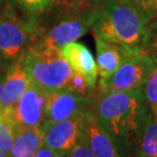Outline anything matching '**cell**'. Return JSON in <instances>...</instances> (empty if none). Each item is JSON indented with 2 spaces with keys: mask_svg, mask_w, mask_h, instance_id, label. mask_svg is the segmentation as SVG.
Segmentation results:
<instances>
[{
  "mask_svg": "<svg viewBox=\"0 0 157 157\" xmlns=\"http://www.w3.org/2000/svg\"><path fill=\"white\" fill-rule=\"evenodd\" d=\"M93 109L121 157H130L152 117L143 88L110 93L96 91Z\"/></svg>",
  "mask_w": 157,
  "mask_h": 157,
  "instance_id": "6da1fadb",
  "label": "cell"
},
{
  "mask_svg": "<svg viewBox=\"0 0 157 157\" xmlns=\"http://www.w3.org/2000/svg\"><path fill=\"white\" fill-rule=\"evenodd\" d=\"M150 21L130 0H114L98 12L91 31L93 36L121 45L136 55L143 51Z\"/></svg>",
  "mask_w": 157,
  "mask_h": 157,
  "instance_id": "7a4b0ae2",
  "label": "cell"
},
{
  "mask_svg": "<svg viewBox=\"0 0 157 157\" xmlns=\"http://www.w3.org/2000/svg\"><path fill=\"white\" fill-rule=\"evenodd\" d=\"M37 42L35 18L9 0H0V62L4 70L21 60Z\"/></svg>",
  "mask_w": 157,
  "mask_h": 157,
  "instance_id": "3957f363",
  "label": "cell"
},
{
  "mask_svg": "<svg viewBox=\"0 0 157 157\" xmlns=\"http://www.w3.org/2000/svg\"><path fill=\"white\" fill-rule=\"evenodd\" d=\"M97 14L71 11L56 6L35 18L37 42L60 50L86 35L92 29Z\"/></svg>",
  "mask_w": 157,
  "mask_h": 157,
  "instance_id": "277c9868",
  "label": "cell"
},
{
  "mask_svg": "<svg viewBox=\"0 0 157 157\" xmlns=\"http://www.w3.org/2000/svg\"><path fill=\"white\" fill-rule=\"evenodd\" d=\"M30 82L46 93L63 89L73 73L60 50L37 42L23 59Z\"/></svg>",
  "mask_w": 157,
  "mask_h": 157,
  "instance_id": "5b68a950",
  "label": "cell"
},
{
  "mask_svg": "<svg viewBox=\"0 0 157 157\" xmlns=\"http://www.w3.org/2000/svg\"><path fill=\"white\" fill-rule=\"evenodd\" d=\"M157 63L147 53L132 55L117 71L105 81H98L96 91L99 93L119 92L143 88Z\"/></svg>",
  "mask_w": 157,
  "mask_h": 157,
  "instance_id": "8992f818",
  "label": "cell"
},
{
  "mask_svg": "<svg viewBox=\"0 0 157 157\" xmlns=\"http://www.w3.org/2000/svg\"><path fill=\"white\" fill-rule=\"evenodd\" d=\"M48 93L30 82L13 109L7 117L13 124L15 134L25 128L43 127Z\"/></svg>",
  "mask_w": 157,
  "mask_h": 157,
  "instance_id": "52a82bcc",
  "label": "cell"
},
{
  "mask_svg": "<svg viewBox=\"0 0 157 157\" xmlns=\"http://www.w3.org/2000/svg\"><path fill=\"white\" fill-rule=\"evenodd\" d=\"M94 95L84 96L64 88L49 93L45 106L43 128L86 112L92 107Z\"/></svg>",
  "mask_w": 157,
  "mask_h": 157,
  "instance_id": "ba28073f",
  "label": "cell"
},
{
  "mask_svg": "<svg viewBox=\"0 0 157 157\" xmlns=\"http://www.w3.org/2000/svg\"><path fill=\"white\" fill-rule=\"evenodd\" d=\"M85 113V112H84ZM55 122L45 128L43 146H47L60 155L73 148L82 137L83 114Z\"/></svg>",
  "mask_w": 157,
  "mask_h": 157,
  "instance_id": "9c48e42d",
  "label": "cell"
},
{
  "mask_svg": "<svg viewBox=\"0 0 157 157\" xmlns=\"http://www.w3.org/2000/svg\"><path fill=\"white\" fill-rule=\"evenodd\" d=\"M82 132L95 157H121L117 145L99 124L93 105L83 114Z\"/></svg>",
  "mask_w": 157,
  "mask_h": 157,
  "instance_id": "30bf717a",
  "label": "cell"
},
{
  "mask_svg": "<svg viewBox=\"0 0 157 157\" xmlns=\"http://www.w3.org/2000/svg\"><path fill=\"white\" fill-rule=\"evenodd\" d=\"M24 59V58H23ZM23 59L6 70L0 102V115L7 117L30 85Z\"/></svg>",
  "mask_w": 157,
  "mask_h": 157,
  "instance_id": "8fae6325",
  "label": "cell"
},
{
  "mask_svg": "<svg viewBox=\"0 0 157 157\" xmlns=\"http://www.w3.org/2000/svg\"><path fill=\"white\" fill-rule=\"evenodd\" d=\"M94 39L99 81H105L110 78L117 71V68L133 54L124 47L108 42L100 37L94 36Z\"/></svg>",
  "mask_w": 157,
  "mask_h": 157,
  "instance_id": "7c38bea8",
  "label": "cell"
},
{
  "mask_svg": "<svg viewBox=\"0 0 157 157\" xmlns=\"http://www.w3.org/2000/svg\"><path fill=\"white\" fill-rule=\"evenodd\" d=\"M61 55L71 65V70L81 74L91 88L96 89L98 71L92 53L84 44L71 42L60 49Z\"/></svg>",
  "mask_w": 157,
  "mask_h": 157,
  "instance_id": "4fadbf2b",
  "label": "cell"
},
{
  "mask_svg": "<svg viewBox=\"0 0 157 157\" xmlns=\"http://www.w3.org/2000/svg\"><path fill=\"white\" fill-rule=\"evenodd\" d=\"M44 133L43 127L25 128L15 134L9 157H29L43 146Z\"/></svg>",
  "mask_w": 157,
  "mask_h": 157,
  "instance_id": "5bb4252c",
  "label": "cell"
},
{
  "mask_svg": "<svg viewBox=\"0 0 157 157\" xmlns=\"http://www.w3.org/2000/svg\"><path fill=\"white\" fill-rule=\"evenodd\" d=\"M130 157H157V118L153 114Z\"/></svg>",
  "mask_w": 157,
  "mask_h": 157,
  "instance_id": "9a60e30c",
  "label": "cell"
},
{
  "mask_svg": "<svg viewBox=\"0 0 157 157\" xmlns=\"http://www.w3.org/2000/svg\"><path fill=\"white\" fill-rule=\"evenodd\" d=\"M114 0H58L57 6L71 11L98 13Z\"/></svg>",
  "mask_w": 157,
  "mask_h": 157,
  "instance_id": "2e32d148",
  "label": "cell"
},
{
  "mask_svg": "<svg viewBox=\"0 0 157 157\" xmlns=\"http://www.w3.org/2000/svg\"><path fill=\"white\" fill-rule=\"evenodd\" d=\"M24 13L33 18L39 17L56 7L58 0H9Z\"/></svg>",
  "mask_w": 157,
  "mask_h": 157,
  "instance_id": "e0dca14e",
  "label": "cell"
},
{
  "mask_svg": "<svg viewBox=\"0 0 157 157\" xmlns=\"http://www.w3.org/2000/svg\"><path fill=\"white\" fill-rule=\"evenodd\" d=\"M15 137V131L10 119L0 115V150L6 154L10 152Z\"/></svg>",
  "mask_w": 157,
  "mask_h": 157,
  "instance_id": "ac0fdd59",
  "label": "cell"
},
{
  "mask_svg": "<svg viewBox=\"0 0 157 157\" xmlns=\"http://www.w3.org/2000/svg\"><path fill=\"white\" fill-rule=\"evenodd\" d=\"M64 89H67L74 93L81 94L84 96H93L96 92V89L91 88L85 78L81 74L73 71L70 78L67 80V83L65 85Z\"/></svg>",
  "mask_w": 157,
  "mask_h": 157,
  "instance_id": "d6986e66",
  "label": "cell"
},
{
  "mask_svg": "<svg viewBox=\"0 0 157 157\" xmlns=\"http://www.w3.org/2000/svg\"><path fill=\"white\" fill-rule=\"evenodd\" d=\"M143 90L153 117L157 118V67L149 76Z\"/></svg>",
  "mask_w": 157,
  "mask_h": 157,
  "instance_id": "ffe728a7",
  "label": "cell"
},
{
  "mask_svg": "<svg viewBox=\"0 0 157 157\" xmlns=\"http://www.w3.org/2000/svg\"><path fill=\"white\" fill-rule=\"evenodd\" d=\"M142 52L149 54L157 63V17L148 25Z\"/></svg>",
  "mask_w": 157,
  "mask_h": 157,
  "instance_id": "44dd1931",
  "label": "cell"
},
{
  "mask_svg": "<svg viewBox=\"0 0 157 157\" xmlns=\"http://www.w3.org/2000/svg\"><path fill=\"white\" fill-rule=\"evenodd\" d=\"M62 157H95V155L88 145L84 134H82V137L80 138L78 142L70 151L64 153Z\"/></svg>",
  "mask_w": 157,
  "mask_h": 157,
  "instance_id": "7402d4cb",
  "label": "cell"
},
{
  "mask_svg": "<svg viewBox=\"0 0 157 157\" xmlns=\"http://www.w3.org/2000/svg\"><path fill=\"white\" fill-rule=\"evenodd\" d=\"M150 21L157 17V0H130Z\"/></svg>",
  "mask_w": 157,
  "mask_h": 157,
  "instance_id": "603a6c76",
  "label": "cell"
},
{
  "mask_svg": "<svg viewBox=\"0 0 157 157\" xmlns=\"http://www.w3.org/2000/svg\"><path fill=\"white\" fill-rule=\"evenodd\" d=\"M29 157H62V155L52 150L51 148H49V147L42 146Z\"/></svg>",
  "mask_w": 157,
  "mask_h": 157,
  "instance_id": "cb8c5ba5",
  "label": "cell"
},
{
  "mask_svg": "<svg viewBox=\"0 0 157 157\" xmlns=\"http://www.w3.org/2000/svg\"><path fill=\"white\" fill-rule=\"evenodd\" d=\"M6 70L0 68V102H1V96H2V90H3V83H4Z\"/></svg>",
  "mask_w": 157,
  "mask_h": 157,
  "instance_id": "d4e9b609",
  "label": "cell"
},
{
  "mask_svg": "<svg viewBox=\"0 0 157 157\" xmlns=\"http://www.w3.org/2000/svg\"><path fill=\"white\" fill-rule=\"evenodd\" d=\"M0 157H9V156H8V154H6V153H4L0 150Z\"/></svg>",
  "mask_w": 157,
  "mask_h": 157,
  "instance_id": "484cf974",
  "label": "cell"
},
{
  "mask_svg": "<svg viewBox=\"0 0 157 157\" xmlns=\"http://www.w3.org/2000/svg\"><path fill=\"white\" fill-rule=\"evenodd\" d=\"M0 68H3V67H1V62H0Z\"/></svg>",
  "mask_w": 157,
  "mask_h": 157,
  "instance_id": "4316f807",
  "label": "cell"
}]
</instances>
